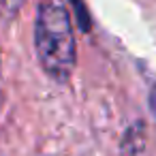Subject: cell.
<instances>
[{"label": "cell", "mask_w": 156, "mask_h": 156, "mask_svg": "<svg viewBox=\"0 0 156 156\" xmlns=\"http://www.w3.org/2000/svg\"><path fill=\"white\" fill-rule=\"evenodd\" d=\"M22 5H24V0H0V15L11 20V17L17 15V11L22 9Z\"/></svg>", "instance_id": "obj_2"}, {"label": "cell", "mask_w": 156, "mask_h": 156, "mask_svg": "<svg viewBox=\"0 0 156 156\" xmlns=\"http://www.w3.org/2000/svg\"><path fill=\"white\" fill-rule=\"evenodd\" d=\"M34 47L43 71L64 83L77 60L75 34L64 0H41L34 20Z\"/></svg>", "instance_id": "obj_1"}]
</instances>
